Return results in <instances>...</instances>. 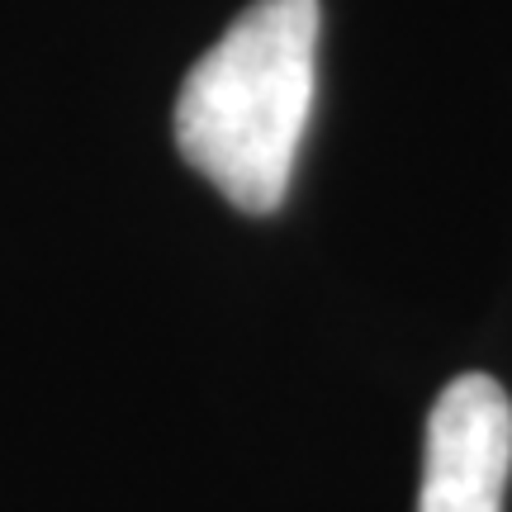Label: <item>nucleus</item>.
I'll list each match as a JSON object with an SVG mask.
<instances>
[{
  "instance_id": "f257e3e1",
  "label": "nucleus",
  "mask_w": 512,
  "mask_h": 512,
  "mask_svg": "<svg viewBox=\"0 0 512 512\" xmlns=\"http://www.w3.org/2000/svg\"><path fill=\"white\" fill-rule=\"evenodd\" d=\"M318 0H256L190 67L176 147L242 214L285 204L313 110Z\"/></svg>"
},
{
  "instance_id": "f03ea898",
  "label": "nucleus",
  "mask_w": 512,
  "mask_h": 512,
  "mask_svg": "<svg viewBox=\"0 0 512 512\" xmlns=\"http://www.w3.org/2000/svg\"><path fill=\"white\" fill-rule=\"evenodd\" d=\"M512 475V399L489 375H460L427 418L418 512H503Z\"/></svg>"
}]
</instances>
